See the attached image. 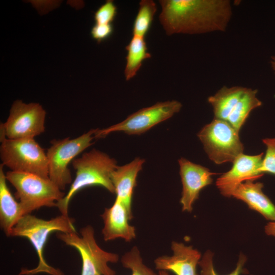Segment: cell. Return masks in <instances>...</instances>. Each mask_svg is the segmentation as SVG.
<instances>
[{
  "instance_id": "1",
  "label": "cell",
  "mask_w": 275,
  "mask_h": 275,
  "mask_svg": "<svg viewBox=\"0 0 275 275\" xmlns=\"http://www.w3.org/2000/svg\"><path fill=\"white\" fill-rule=\"evenodd\" d=\"M159 19L167 35L226 30L232 15L229 0H160Z\"/></svg>"
},
{
  "instance_id": "2",
  "label": "cell",
  "mask_w": 275,
  "mask_h": 275,
  "mask_svg": "<svg viewBox=\"0 0 275 275\" xmlns=\"http://www.w3.org/2000/svg\"><path fill=\"white\" fill-rule=\"evenodd\" d=\"M74 219L61 214L49 220L38 218L31 214L22 216L12 229L10 236L27 238L37 254L39 262L33 269L22 268L19 275H35L45 273L49 275H64L59 269L49 265L44 257V249L49 235L54 232H76Z\"/></svg>"
},
{
  "instance_id": "3",
  "label": "cell",
  "mask_w": 275,
  "mask_h": 275,
  "mask_svg": "<svg viewBox=\"0 0 275 275\" xmlns=\"http://www.w3.org/2000/svg\"><path fill=\"white\" fill-rule=\"evenodd\" d=\"M75 177L68 192L57 204L61 214L68 215V207L75 194L86 187L99 185L115 194L111 174L118 166L117 161L106 153L93 149L72 161Z\"/></svg>"
},
{
  "instance_id": "4",
  "label": "cell",
  "mask_w": 275,
  "mask_h": 275,
  "mask_svg": "<svg viewBox=\"0 0 275 275\" xmlns=\"http://www.w3.org/2000/svg\"><path fill=\"white\" fill-rule=\"evenodd\" d=\"M7 180L15 188L24 215L43 207H57L65 194L49 178L12 171L6 173Z\"/></svg>"
},
{
  "instance_id": "5",
  "label": "cell",
  "mask_w": 275,
  "mask_h": 275,
  "mask_svg": "<svg viewBox=\"0 0 275 275\" xmlns=\"http://www.w3.org/2000/svg\"><path fill=\"white\" fill-rule=\"evenodd\" d=\"M258 91L240 86L221 88L208 98L213 108L214 118L228 122L238 132L250 113L262 105Z\"/></svg>"
},
{
  "instance_id": "6",
  "label": "cell",
  "mask_w": 275,
  "mask_h": 275,
  "mask_svg": "<svg viewBox=\"0 0 275 275\" xmlns=\"http://www.w3.org/2000/svg\"><path fill=\"white\" fill-rule=\"evenodd\" d=\"M1 142L2 164L10 171L49 178L46 153L34 139L11 140L2 136Z\"/></svg>"
},
{
  "instance_id": "7",
  "label": "cell",
  "mask_w": 275,
  "mask_h": 275,
  "mask_svg": "<svg viewBox=\"0 0 275 275\" xmlns=\"http://www.w3.org/2000/svg\"><path fill=\"white\" fill-rule=\"evenodd\" d=\"M80 232V236L77 232H60L57 237L78 252L82 261L81 275H116L108 264L118 262L119 255L105 251L98 245L91 226L82 228Z\"/></svg>"
},
{
  "instance_id": "8",
  "label": "cell",
  "mask_w": 275,
  "mask_h": 275,
  "mask_svg": "<svg viewBox=\"0 0 275 275\" xmlns=\"http://www.w3.org/2000/svg\"><path fill=\"white\" fill-rule=\"evenodd\" d=\"M239 132L227 121L214 118L200 130L198 137L209 159L220 164L233 162L243 153Z\"/></svg>"
},
{
  "instance_id": "9",
  "label": "cell",
  "mask_w": 275,
  "mask_h": 275,
  "mask_svg": "<svg viewBox=\"0 0 275 275\" xmlns=\"http://www.w3.org/2000/svg\"><path fill=\"white\" fill-rule=\"evenodd\" d=\"M96 130L91 129L74 139L67 137L50 141L51 145L46 153L49 178L62 190L72 183V176L68 168L69 163L93 144Z\"/></svg>"
},
{
  "instance_id": "10",
  "label": "cell",
  "mask_w": 275,
  "mask_h": 275,
  "mask_svg": "<svg viewBox=\"0 0 275 275\" xmlns=\"http://www.w3.org/2000/svg\"><path fill=\"white\" fill-rule=\"evenodd\" d=\"M182 106L181 102L175 100L157 102L131 114L119 123L106 128H97L95 138H104L119 131L129 135H141L171 118L181 110Z\"/></svg>"
},
{
  "instance_id": "11",
  "label": "cell",
  "mask_w": 275,
  "mask_h": 275,
  "mask_svg": "<svg viewBox=\"0 0 275 275\" xmlns=\"http://www.w3.org/2000/svg\"><path fill=\"white\" fill-rule=\"evenodd\" d=\"M46 112L39 103H25L17 100L9 117L1 124V136L11 140L34 139L45 131Z\"/></svg>"
},
{
  "instance_id": "12",
  "label": "cell",
  "mask_w": 275,
  "mask_h": 275,
  "mask_svg": "<svg viewBox=\"0 0 275 275\" xmlns=\"http://www.w3.org/2000/svg\"><path fill=\"white\" fill-rule=\"evenodd\" d=\"M182 185L180 202L183 211L190 212L201 190L212 183L214 173L200 164L181 157L178 160Z\"/></svg>"
},
{
  "instance_id": "13",
  "label": "cell",
  "mask_w": 275,
  "mask_h": 275,
  "mask_svg": "<svg viewBox=\"0 0 275 275\" xmlns=\"http://www.w3.org/2000/svg\"><path fill=\"white\" fill-rule=\"evenodd\" d=\"M263 153L249 155L243 153L233 161L232 168L222 175L216 181V185L222 195L232 197V193L240 183L247 181H255L263 174L260 171Z\"/></svg>"
},
{
  "instance_id": "14",
  "label": "cell",
  "mask_w": 275,
  "mask_h": 275,
  "mask_svg": "<svg viewBox=\"0 0 275 275\" xmlns=\"http://www.w3.org/2000/svg\"><path fill=\"white\" fill-rule=\"evenodd\" d=\"M171 250V256H161L154 260L156 269L171 271L176 275H197V266L201 259L198 250L175 241L172 242Z\"/></svg>"
},
{
  "instance_id": "15",
  "label": "cell",
  "mask_w": 275,
  "mask_h": 275,
  "mask_svg": "<svg viewBox=\"0 0 275 275\" xmlns=\"http://www.w3.org/2000/svg\"><path fill=\"white\" fill-rule=\"evenodd\" d=\"M101 217L103 222L102 234L104 241L122 238L130 242L135 238V227L129 223L133 217L132 213L117 198L111 207L105 208Z\"/></svg>"
},
{
  "instance_id": "16",
  "label": "cell",
  "mask_w": 275,
  "mask_h": 275,
  "mask_svg": "<svg viewBox=\"0 0 275 275\" xmlns=\"http://www.w3.org/2000/svg\"><path fill=\"white\" fill-rule=\"evenodd\" d=\"M145 162L144 159L136 157L128 163L118 166L111 174L116 198L121 201L131 213L132 199L136 185L137 177Z\"/></svg>"
},
{
  "instance_id": "17",
  "label": "cell",
  "mask_w": 275,
  "mask_h": 275,
  "mask_svg": "<svg viewBox=\"0 0 275 275\" xmlns=\"http://www.w3.org/2000/svg\"><path fill=\"white\" fill-rule=\"evenodd\" d=\"M245 181L235 188L232 197L245 203L249 207L262 215L267 220L275 222V205L263 193V184Z\"/></svg>"
},
{
  "instance_id": "18",
  "label": "cell",
  "mask_w": 275,
  "mask_h": 275,
  "mask_svg": "<svg viewBox=\"0 0 275 275\" xmlns=\"http://www.w3.org/2000/svg\"><path fill=\"white\" fill-rule=\"evenodd\" d=\"M4 165H0V222L1 226L7 236L20 218L24 215L22 207L16 201L7 184Z\"/></svg>"
},
{
  "instance_id": "19",
  "label": "cell",
  "mask_w": 275,
  "mask_h": 275,
  "mask_svg": "<svg viewBox=\"0 0 275 275\" xmlns=\"http://www.w3.org/2000/svg\"><path fill=\"white\" fill-rule=\"evenodd\" d=\"M125 49L127 55L124 76L126 80H129L136 75L143 62L150 59L151 54L148 51L145 38L141 37L133 36Z\"/></svg>"
},
{
  "instance_id": "20",
  "label": "cell",
  "mask_w": 275,
  "mask_h": 275,
  "mask_svg": "<svg viewBox=\"0 0 275 275\" xmlns=\"http://www.w3.org/2000/svg\"><path fill=\"white\" fill-rule=\"evenodd\" d=\"M157 11L155 3L152 0H142L135 18L133 28V36L145 38L149 31Z\"/></svg>"
},
{
  "instance_id": "21",
  "label": "cell",
  "mask_w": 275,
  "mask_h": 275,
  "mask_svg": "<svg viewBox=\"0 0 275 275\" xmlns=\"http://www.w3.org/2000/svg\"><path fill=\"white\" fill-rule=\"evenodd\" d=\"M121 261L123 266L131 270V275H158L146 265L137 246L125 253Z\"/></svg>"
},
{
  "instance_id": "22",
  "label": "cell",
  "mask_w": 275,
  "mask_h": 275,
  "mask_svg": "<svg viewBox=\"0 0 275 275\" xmlns=\"http://www.w3.org/2000/svg\"><path fill=\"white\" fill-rule=\"evenodd\" d=\"M246 261V257L240 254L235 269L228 275H241L244 272V264ZM201 267L199 275H218L214 270L213 264V253L209 251L206 252L199 261Z\"/></svg>"
},
{
  "instance_id": "23",
  "label": "cell",
  "mask_w": 275,
  "mask_h": 275,
  "mask_svg": "<svg viewBox=\"0 0 275 275\" xmlns=\"http://www.w3.org/2000/svg\"><path fill=\"white\" fill-rule=\"evenodd\" d=\"M266 147L260 171L262 174L267 173L275 175V138L262 140Z\"/></svg>"
},
{
  "instance_id": "24",
  "label": "cell",
  "mask_w": 275,
  "mask_h": 275,
  "mask_svg": "<svg viewBox=\"0 0 275 275\" xmlns=\"http://www.w3.org/2000/svg\"><path fill=\"white\" fill-rule=\"evenodd\" d=\"M117 12V7L113 1H106L94 13V19L95 24H111L116 16Z\"/></svg>"
},
{
  "instance_id": "25",
  "label": "cell",
  "mask_w": 275,
  "mask_h": 275,
  "mask_svg": "<svg viewBox=\"0 0 275 275\" xmlns=\"http://www.w3.org/2000/svg\"><path fill=\"white\" fill-rule=\"evenodd\" d=\"M113 32V27L112 24H95L91 29V35L93 39L98 43H100L109 38Z\"/></svg>"
},
{
  "instance_id": "26",
  "label": "cell",
  "mask_w": 275,
  "mask_h": 275,
  "mask_svg": "<svg viewBox=\"0 0 275 275\" xmlns=\"http://www.w3.org/2000/svg\"><path fill=\"white\" fill-rule=\"evenodd\" d=\"M265 232L267 235L275 237V222L268 223L265 227Z\"/></svg>"
},
{
  "instance_id": "27",
  "label": "cell",
  "mask_w": 275,
  "mask_h": 275,
  "mask_svg": "<svg viewBox=\"0 0 275 275\" xmlns=\"http://www.w3.org/2000/svg\"><path fill=\"white\" fill-rule=\"evenodd\" d=\"M270 64L275 74V56H272L271 57V58L270 60Z\"/></svg>"
},
{
  "instance_id": "28",
  "label": "cell",
  "mask_w": 275,
  "mask_h": 275,
  "mask_svg": "<svg viewBox=\"0 0 275 275\" xmlns=\"http://www.w3.org/2000/svg\"><path fill=\"white\" fill-rule=\"evenodd\" d=\"M158 275H170L167 271L159 270Z\"/></svg>"
}]
</instances>
